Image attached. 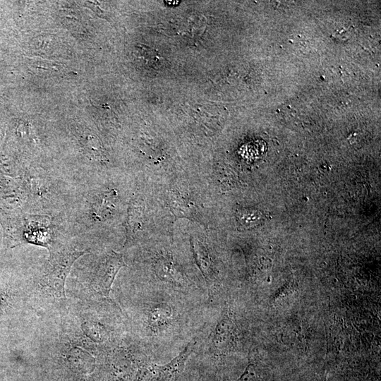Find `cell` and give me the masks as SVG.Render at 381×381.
<instances>
[{"mask_svg":"<svg viewBox=\"0 0 381 381\" xmlns=\"http://www.w3.org/2000/svg\"><path fill=\"white\" fill-rule=\"evenodd\" d=\"M49 258L43 272L40 284L49 293L58 298H66L65 282L74 262L87 253L71 248H49Z\"/></svg>","mask_w":381,"mask_h":381,"instance_id":"obj_1","label":"cell"},{"mask_svg":"<svg viewBox=\"0 0 381 381\" xmlns=\"http://www.w3.org/2000/svg\"><path fill=\"white\" fill-rule=\"evenodd\" d=\"M124 266L122 254L111 250L97 267L92 279L93 286L101 294L108 296L118 272Z\"/></svg>","mask_w":381,"mask_h":381,"instance_id":"obj_2","label":"cell"},{"mask_svg":"<svg viewBox=\"0 0 381 381\" xmlns=\"http://www.w3.org/2000/svg\"><path fill=\"white\" fill-rule=\"evenodd\" d=\"M194 344V341L189 342L183 350L168 363L153 365L155 373L154 381H177L193 350Z\"/></svg>","mask_w":381,"mask_h":381,"instance_id":"obj_3","label":"cell"},{"mask_svg":"<svg viewBox=\"0 0 381 381\" xmlns=\"http://www.w3.org/2000/svg\"><path fill=\"white\" fill-rule=\"evenodd\" d=\"M155 271L162 280L175 285L184 284L186 279L174 262L167 258H159L155 263Z\"/></svg>","mask_w":381,"mask_h":381,"instance_id":"obj_4","label":"cell"},{"mask_svg":"<svg viewBox=\"0 0 381 381\" xmlns=\"http://www.w3.org/2000/svg\"><path fill=\"white\" fill-rule=\"evenodd\" d=\"M173 311L169 305L161 303L155 305L149 311L147 322L153 332L164 329L171 323Z\"/></svg>","mask_w":381,"mask_h":381,"instance_id":"obj_5","label":"cell"},{"mask_svg":"<svg viewBox=\"0 0 381 381\" xmlns=\"http://www.w3.org/2000/svg\"><path fill=\"white\" fill-rule=\"evenodd\" d=\"M234 332V325L231 319L225 315L218 322L212 338V346L217 351L229 346Z\"/></svg>","mask_w":381,"mask_h":381,"instance_id":"obj_6","label":"cell"},{"mask_svg":"<svg viewBox=\"0 0 381 381\" xmlns=\"http://www.w3.org/2000/svg\"><path fill=\"white\" fill-rule=\"evenodd\" d=\"M193 253L196 264L209 286L214 279L212 261L205 248L198 241L191 242Z\"/></svg>","mask_w":381,"mask_h":381,"instance_id":"obj_7","label":"cell"},{"mask_svg":"<svg viewBox=\"0 0 381 381\" xmlns=\"http://www.w3.org/2000/svg\"><path fill=\"white\" fill-rule=\"evenodd\" d=\"M155 375L153 365L150 368H141L138 370L133 381H154Z\"/></svg>","mask_w":381,"mask_h":381,"instance_id":"obj_8","label":"cell"},{"mask_svg":"<svg viewBox=\"0 0 381 381\" xmlns=\"http://www.w3.org/2000/svg\"><path fill=\"white\" fill-rule=\"evenodd\" d=\"M236 381H257L253 370V365L249 364L242 375Z\"/></svg>","mask_w":381,"mask_h":381,"instance_id":"obj_9","label":"cell"}]
</instances>
